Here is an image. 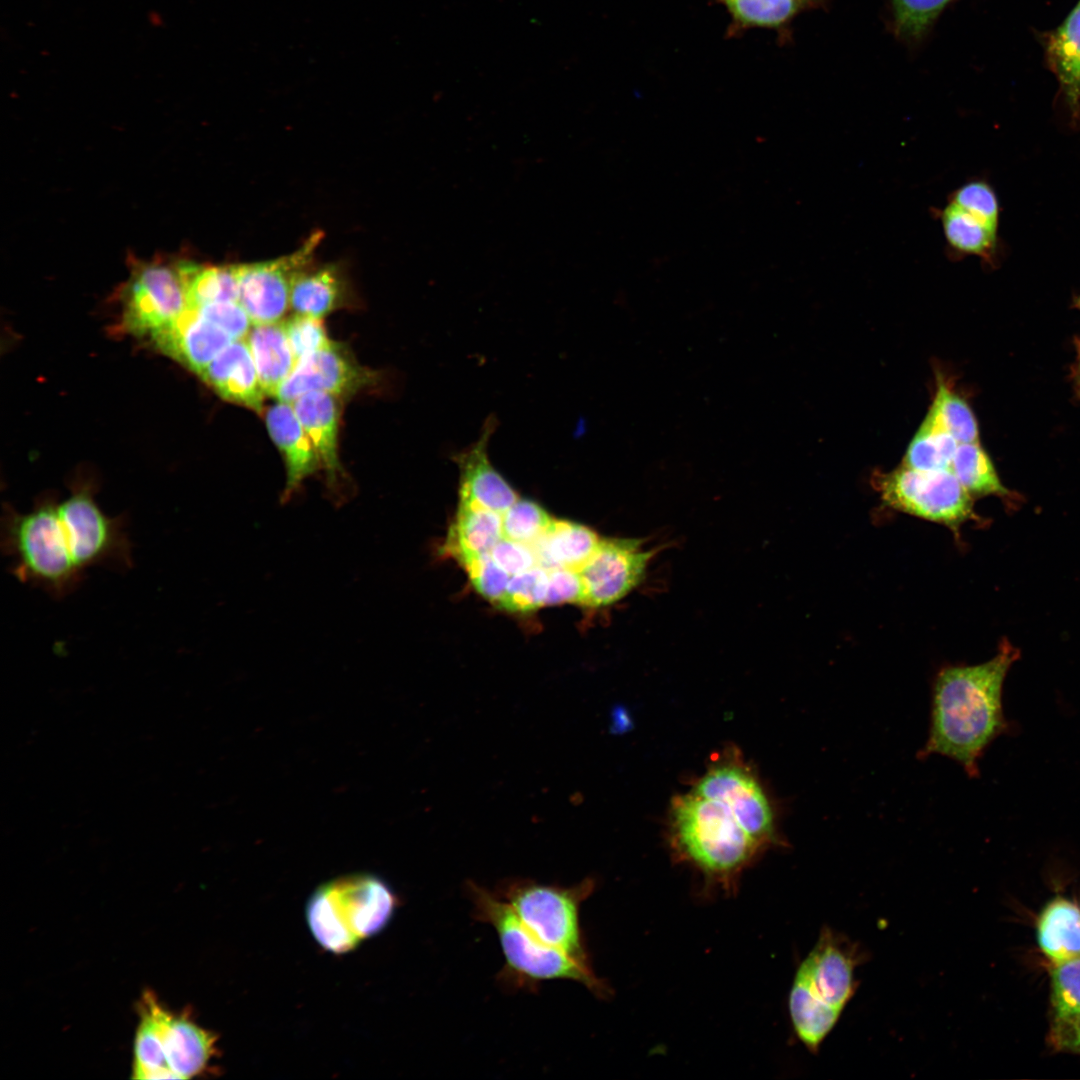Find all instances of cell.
I'll use <instances>...</instances> for the list:
<instances>
[{
  "mask_svg": "<svg viewBox=\"0 0 1080 1080\" xmlns=\"http://www.w3.org/2000/svg\"><path fill=\"white\" fill-rule=\"evenodd\" d=\"M502 538L501 514L459 503L445 547L459 562L467 557L490 553Z\"/></svg>",
  "mask_w": 1080,
  "mask_h": 1080,
  "instance_id": "24",
  "label": "cell"
},
{
  "mask_svg": "<svg viewBox=\"0 0 1080 1080\" xmlns=\"http://www.w3.org/2000/svg\"><path fill=\"white\" fill-rule=\"evenodd\" d=\"M872 483L888 507L942 524L956 534L967 521L979 519L974 498L948 469L922 471L901 464L874 473Z\"/></svg>",
  "mask_w": 1080,
  "mask_h": 1080,
  "instance_id": "8",
  "label": "cell"
},
{
  "mask_svg": "<svg viewBox=\"0 0 1080 1080\" xmlns=\"http://www.w3.org/2000/svg\"><path fill=\"white\" fill-rule=\"evenodd\" d=\"M1045 55L1072 118L1080 117V0L1046 38Z\"/></svg>",
  "mask_w": 1080,
  "mask_h": 1080,
  "instance_id": "20",
  "label": "cell"
},
{
  "mask_svg": "<svg viewBox=\"0 0 1080 1080\" xmlns=\"http://www.w3.org/2000/svg\"><path fill=\"white\" fill-rule=\"evenodd\" d=\"M459 563L467 572L474 589L497 606L511 575L495 563L490 553L467 557Z\"/></svg>",
  "mask_w": 1080,
  "mask_h": 1080,
  "instance_id": "36",
  "label": "cell"
},
{
  "mask_svg": "<svg viewBox=\"0 0 1080 1080\" xmlns=\"http://www.w3.org/2000/svg\"><path fill=\"white\" fill-rule=\"evenodd\" d=\"M245 339L266 396L275 397L297 363L284 323L253 324Z\"/></svg>",
  "mask_w": 1080,
  "mask_h": 1080,
  "instance_id": "22",
  "label": "cell"
},
{
  "mask_svg": "<svg viewBox=\"0 0 1080 1080\" xmlns=\"http://www.w3.org/2000/svg\"><path fill=\"white\" fill-rule=\"evenodd\" d=\"M584 584L579 571L554 568L548 570L545 606L564 603L583 605Z\"/></svg>",
  "mask_w": 1080,
  "mask_h": 1080,
  "instance_id": "40",
  "label": "cell"
},
{
  "mask_svg": "<svg viewBox=\"0 0 1080 1080\" xmlns=\"http://www.w3.org/2000/svg\"><path fill=\"white\" fill-rule=\"evenodd\" d=\"M189 308L185 262H151L134 273L125 294L124 324L135 334H153Z\"/></svg>",
  "mask_w": 1080,
  "mask_h": 1080,
  "instance_id": "10",
  "label": "cell"
},
{
  "mask_svg": "<svg viewBox=\"0 0 1080 1080\" xmlns=\"http://www.w3.org/2000/svg\"><path fill=\"white\" fill-rule=\"evenodd\" d=\"M490 555L511 576L539 565L531 545L504 537L492 548Z\"/></svg>",
  "mask_w": 1080,
  "mask_h": 1080,
  "instance_id": "41",
  "label": "cell"
},
{
  "mask_svg": "<svg viewBox=\"0 0 1080 1080\" xmlns=\"http://www.w3.org/2000/svg\"><path fill=\"white\" fill-rule=\"evenodd\" d=\"M1 548L12 558V574L25 584L61 599L84 578L62 540L58 500L41 497L28 512L6 506L1 517Z\"/></svg>",
  "mask_w": 1080,
  "mask_h": 1080,
  "instance_id": "6",
  "label": "cell"
},
{
  "mask_svg": "<svg viewBox=\"0 0 1080 1080\" xmlns=\"http://www.w3.org/2000/svg\"><path fill=\"white\" fill-rule=\"evenodd\" d=\"M1053 1020L1080 1014V958L1053 964L1051 970Z\"/></svg>",
  "mask_w": 1080,
  "mask_h": 1080,
  "instance_id": "35",
  "label": "cell"
},
{
  "mask_svg": "<svg viewBox=\"0 0 1080 1080\" xmlns=\"http://www.w3.org/2000/svg\"><path fill=\"white\" fill-rule=\"evenodd\" d=\"M162 1053L173 1079H190L207 1072L216 1056L217 1035L196 1024L186 1013L175 1014L150 991Z\"/></svg>",
  "mask_w": 1080,
  "mask_h": 1080,
  "instance_id": "14",
  "label": "cell"
},
{
  "mask_svg": "<svg viewBox=\"0 0 1080 1080\" xmlns=\"http://www.w3.org/2000/svg\"><path fill=\"white\" fill-rule=\"evenodd\" d=\"M1074 305H1075V307H1077L1080 310V296L1075 298Z\"/></svg>",
  "mask_w": 1080,
  "mask_h": 1080,
  "instance_id": "45",
  "label": "cell"
},
{
  "mask_svg": "<svg viewBox=\"0 0 1080 1080\" xmlns=\"http://www.w3.org/2000/svg\"><path fill=\"white\" fill-rule=\"evenodd\" d=\"M948 248L959 256H978L990 263L997 248L998 227L947 199L938 210Z\"/></svg>",
  "mask_w": 1080,
  "mask_h": 1080,
  "instance_id": "25",
  "label": "cell"
},
{
  "mask_svg": "<svg viewBox=\"0 0 1080 1080\" xmlns=\"http://www.w3.org/2000/svg\"><path fill=\"white\" fill-rule=\"evenodd\" d=\"M1075 381H1076L1078 391L1080 392V360L1078 361V365H1077L1076 371H1075Z\"/></svg>",
  "mask_w": 1080,
  "mask_h": 1080,
  "instance_id": "43",
  "label": "cell"
},
{
  "mask_svg": "<svg viewBox=\"0 0 1080 1080\" xmlns=\"http://www.w3.org/2000/svg\"><path fill=\"white\" fill-rule=\"evenodd\" d=\"M496 426L495 417L489 416L478 438L453 458L459 468V503L502 515L518 500V495L489 457V443Z\"/></svg>",
  "mask_w": 1080,
  "mask_h": 1080,
  "instance_id": "15",
  "label": "cell"
},
{
  "mask_svg": "<svg viewBox=\"0 0 1080 1080\" xmlns=\"http://www.w3.org/2000/svg\"><path fill=\"white\" fill-rule=\"evenodd\" d=\"M151 336L160 351L197 374L235 341L192 307Z\"/></svg>",
  "mask_w": 1080,
  "mask_h": 1080,
  "instance_id": "16",
  "label": "cell"
},
{
  "mask_svg": "<svg viewBox=\"0 0 1080 1080\" xmlns=\"http://www.w3.org/2000/svg\"><path fill=\"white\" fill-rule=\"evenodd\" d=\"M656 552L641 539H601L579 571L584 584L582 606L604 608L626 597L642 582Z\"/></svg>",
  "mask_w": 1080,
  "mask_h": 1080,
  "instance_id": "11",
  "label": "cell"
},
{
  "mask_svg": "<svg viewBox=\"0 0 1080 1080\" xmlns=\"http://www.w3.org/2000/svg\"><path fill=\"white\" fill-rule=\"evenodd\" d=\"M185 271L189 307L239 300V265L200 266L185 262Z\"/></svg>",
  "mask_w": 1080,
  "mask_h": 1080,
  "instance_id": "30",
  "label": "cell"
},
{
  "mask_svg": "<svg viewBox=\"0 0 1080 1080\" xmlns=\"http://www.w3.org/2000/svg\"><path fill=\"white\" fill-rule=\"evenodd\" d=\"M320 240L314 234L294 253L264 262L239 265V303L253 324L279 322L290 307L296 273L309 264Z\"/></svg>",
  "mask_w": 1080,
  "mask_h": 1080,
  "instance_id": "12",
  "label": "cell"
},
{
  "mask_svg": "<svg viewBox=\"0 0 1080 1080\" xmlns=\"http://www.w3.org/2000/svg\"><path fill=\"white\" fill-rule=\"evenodd\" d=\"M864 960L858 944L822 928L795 974L788 999L793 1029L809 1051L817 1052L855 994V971Z\"/></svg>",
  "mask_w": 1080,
  "mask_h": 1080,
  "instance_id": "2",
  "label": "cell"
},
{
  "mask_svg": "<svg viewBox=\"0 0 1080 1080\" xmlns=\"http://www.w3.org/2000/svg\"><path fill=\"white\" fill-rule=\"evenodd\" d=\"M273 442L283 455L286 485L282 501H289L309 476L321 468L319 456L291 403L278 401L265 415Z\"/></svg>",
  "mask_w": 1080,
  "mask_h": 1080,
  "instance_id": "18",
  "label": "cell"
},
{
  "mask_svg": "<svg viewBox=\"0 0 1080 1080\" xmlns=\"http://www.w3.org/2000/svg\"><path fill=\"white\" fill-rule=\"evenodd\" d=\"M671 847L707 883L730 892L746 866L764 849L720 802L692 790L672 800Z\"/></svg>",
  "mask_w": 1080,
  "mask_h": 1080,
  "instance_id": "3",
  "label": "cell"
},
{
  "mask_svg": "<svg viewBox=\"0 0 1080 1080\" xmlns=\"http://www.w3.org/2000/svg\"><path fill=\"white\" fill-rule=\"evenodd\" d=\"M548 570L536 565L512 575L497 607L513 613H527L545 606Z\"/></svg>",
  "mask_w": 1080,
  "mask_h": 1080,
  "instance_id": "32",
  "label": "cell"
},
{
  "mask_svg": "<svg viewBox=\"0 0 1080 1080\" xmlns=\"http://www.w3.org/2000/svg\"><path fill=\"white\" fill-rule=\"evenodd\" d=\"M601 538L591 528L567 520H552L533 547L538 564L547 570L566 568L580 571L596 550Z\"/></svg>",
  "mask_w": 1080,
  "mask_h": 1080,
  "instance_id": "21",
  "label": "cell"
},
{
  "mask_svg": "<svg viewBox=\"0 0 1080 1080\" xmlns=\"http://www.w3.org/2000/svg\"><path fill=\"white\" fill-rule=\"evenodd\" d=\"M948 200L998 227L999 201L994 189L987 182L968 181L955 189Z\"/></svg>",
  "mask_w": 1080,
  "mask_h": 1080,
  "instance_id": "38",
  "label": "cell"
},
{
  "mask_svg": "<svg viewBox=\"0 0 1080 1080\" xmlns=\"http://www.w3.org/2000/svg\"><path fill=\"white\" fill-rule=\"evenodd\" d=\"M692 791L722 803L763 848L782 841L771 802L752 769L736 751H726L699 778Z\"/></svg>",
  "mask_w": 1080,
  "mask_h": 1080,
  "instance_id": "9",
  "label": "cell"
},
{
  "mask_svg": "<svg viewBox=\"0 0 1080 1080\" xmlns=\"http://www.w3.org/2000/svg\"><path fill=\"white\" fill-rule=\"evenodd\" d=\"M373 378L374 375L353 360L343 347L332 342L298 360L275 398L292 403L310 391L327 392L337 397L352 395L368 386Z\"/></svg>",
  "mask_w": 1080,
  "mask_h": 1080,
  "instance_id": "13",
  "label": "cell"
},
{
  "mask_svg": "<svg viewBox=\"0 0 1080 1080\" xmlns=\"http://www.w3.org/2000/svg\"><path fill=\"white\" fill-rule=\"evenodd\" d=\"M928 412L959 443H978L979 429L968 403L939 377Z\"/></svg>",
  "mask_w": 1080,
  "mask_h": 1080,
  "instance_id": "31",
  "label": "cell"
},
{
  "mask_svg": "<svg viewBox=\"0 0 1080 1080\" xmlns=\"http://www.w3.org/2000/svg\"><path fill=\"white\" fill-rule=\"evenodd\" d=\"M291 404L319 456L321 468L326 471L331 489L335 490L334 487L342 474L338 457L337 396L322 391H310Z\"/></svg>",
  "mask_w": 1080,
  "mask_h": 1080,
  "instance_id": "19",
  "label": "cell"
},
{
  "mask_svg": "<svg viewBox=\"0 0 1080 1080\" xmlns=\"http://www.w3.org/2000/svg\"><path fill=\"white\" fill-rule=\"evenodd\" d=\"M308 265L294 276L290 307L295 314L323 318L342 303L344 282L334 266L308 268Z\"/></svg>",
  "mask_w": 1080,
  "mask_h": 1080,
  "instance_id": "26",
  "label": "cell"
},
{
  "mask_svg": "<svg viewBox=\"0 0 1080 1080\" xmlns=\"http://www.w3.org/2000/svg\"><path fill=\"white\" fill-rule=\"evenodd\" d=\"M552 520L538 503L518 498L502 514L503 537L532 545L543 535Z\"/></svg>",
  "mask_w": 1080,
  "mask_h": 1080,
  "instance_id": "34",
  "label": "cell"
},
{
  "mask_svg": "<svg viewBox=\"0 0 1080 1080\" xmlns=\"http://www.w3.org/2000/svg\"><path fill=\"white\" fill-rule=\"evenodd\" d=\"M465 890L473 904L474 918L489 924L497 933L506 961L500 974L503 983L522 988L566 979L583 984L598 997L610 994L607 984L594 974L591 966L541 940L495 892L472 881L466 883Z\"/></svg>",
  "mask_w": 1080,
  "mask_h": 1080,
  "instance_id": "4",
  "label": "cell"
},
{
  "mask_svg": "<svg viewBox=\"0 0 1080 1080\" xmlns=\"http://www.w3.org/2000/svg\"><path fill=\"white\" fill-rule=\"evenodd\" d=\"M802 1H803V2H804V3L806 4V5H807V6H810V5H812V4H815V3L819 2V1H822V0H802Z\"/></svg>",
  "mask_w": 1080,
  "mask_h": 1080,
  "instance_id": "44",
  "label": "cell"
},
{
  "mask_svg": "<svg viewBox=\"0 0 1080 1080\" xmlns=\"http://www.w3.org/2000/svg\"><path fill=\"white\" fill-rule=\"evenodd\" d=\"M397 905L396 895L383 880L353 874L317 888L307 903L306 919L321 947L344 954L383 930Z\"/></svg>",
  "mask_w": 1080,
  "mask_h": 1080,
  "instance_id": "5",
  "label": "cell"
},
{
  "mask_svg": "<svg viewBox=\"0 0 1080 1080\" xmlns=\"http://www.w3.org/2000/svg\"><path fill=\"white\" fill-rule=\"evenodd\" d=\"M951 1L892 0L895 33L904 40H920Z\"/></svg>",
  "mask_w": 1080,
  "mask_h": 1080,
  "instance_id": "33",
  "label": "cell"
},
{
  "mask_svg": "<svg viewBox=\"0 0 1080 1080\" xmlns=\"http://www.w3.org/2000/svg\"><path fill=\"white\" fill-rule=\"evenodd\" d=\"M199 375L222 398L262 413L266 394L246 339L229 344Z\"/></svg>",
  "mask_w": 1080,
  "mask_h": 1080,
  "instance_id": "17",
  "label": "cell"
},
{
  "mask_svg": "<svg viewBox=\"0 0 1080 1080\" xmlns=\"http://www.w3.org/2000/svg\"><path fill=\"white\" fill-rule=\"evenodd\" d=\"M949 470L973 498L993 495L1010 500L1014 497L1001 482L991 458L979 442L959 444Z\"/></svg>",
  "mask_w": 1080,
  "mask_h": 1080,
  "instance_id": "28",
  "label": "cell"
},
{
  "mask_svg": "<svg viewBox=\"0 0 1080 1080\" xmlns=\"http://www.w3.org/2000/svg\"><path fill=\"white\" fill-rule=\"evenodd\" d=\"M1019 651L1009 641L997 654L977 665H945L932 685L928 739L920 759L932 754L959 763L968 776L979 775L978 762L987 746L1007 730L1002 708L1005 677Z\"/></svg>",
  "mask_w": 1080,
  "mask_h": 1080,
  "instance_id": "1",
  "label": "cell"
},
{
  "mask_svg": "<svg viewBox=\"0 0 1080 1080\" xmlns=\"http://www.w3.org/2000/svg\"><path fill=\"white\" fill-rule=\"evenodd\" d=\"M730 16L726 30L728 38L737 37L750 29H770L779 34L793 18L808 6L802 0H715Z\"/></svg>",
  "mask_w": 1080,
  "mask_h": 1080,
  "instance_id": "27",
  "label": "cell"
},
{
  "mask_svg": "<svg viewBox=\"0 0 1080 1080\" xmlns=\"http://www.w3.org/2000/svg\"><path fill=\"white\" fill-rule=\"evenodd\" d=\"M594 889L592 878L570 887L519 878L503 881L495 893L541 940L590 966L579 915Z\"/></svg>",
  "mask_w": 1080,
  "mask_h": 1080,
  "instance_id": "7",
  "label": "cell"
},
{
  "mask_svg": "<svg viewBox=\"0 0 1080 1080\" xmlns=\"http://www.w3.org/2000/svg\"><path fill=\"white\" fill-rule=\"evenodd\" d=\"M1037 940L1053 964L1080 958V906L1063 897L1052 899L1038 918Z\"/></svg>",
  "mask_w": 1080,
  "mask_h": 1080,
  "instance_id": "23",
  "label": "cell"
},
{
  "mask_svg": "<svg viewBox=\"0 0 1080 1080\" xmlns=\"http://www.w3.org/2000/svg\"><path fill=\"white\" fill-rule=\"evenodd\" d=\"M1049 1040L1056 1050L1080 1054V1014L1067 1020H1053Z\"/></svg>",
  "mask_w": 1080,
  "mask_h": 1080,
  "instance_id": "42",
  "label": "cell"
},
{
  "mask_svg": "<svg viewBox=\"0 0 1080 1080\" xmlns=\"http://www.w3.org/2000/svg\"><path fill=\"white\" fill-rule=\"evenodd\" d=\"M283 323L297 361L332 343L322 318L295 314Z\"/></svg>",
  "mask_w": 1080,
  "mask_h": 1080,
  "instance_id": "37",
  "label": "cell"
},
{
  "mask_svg": "<svg viewBox=\"0 0 1080 1080\" xmlns=\"http://www.w3.org/2000/svg\"><path fill=\"white\" fill-rule=\"evenodd\" d=\"M958 445L927 412L907 447L902 465L922 471L949 470Z\"/></svg>",
  "mask_w": 1080,
  "mask_h": 1080,
  "instance_id": "29",
  "label": "cell"
},
{
  "mask_svg": "<svg viewBox=\"0 0 1080 1080\" xmlns=\"http://www.w3.org/2000/svg\"><path fill=\"white\" fill-rule=\"evenodd\" d=\"M192 308L222 329L233 340L245 339L253 325L249 315L238 301L218 302Z\"/></svg>",
  "mask_w": 1080,
  "mask_h": 1080,
  "instance_id": "39",
  "label": "cell"
}]
</instances>
